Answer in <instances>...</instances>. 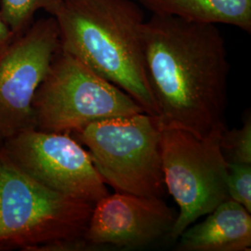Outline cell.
<instances>
[{"mask_svg":"<svg viewBox=\"0 0 251 251\" xmlns=\"http://www.w3.org/2000/svg\"><path fill=\"white\" fill-rule=\"evenodd\" d=\"M144 63L163 125L220 139L230 64L214 25L152 13L143 27Z\"/></svg>","mask_w":251,"mask_h":251,"instance_id":"cell-1","label":"cell"},{"mask_svg":"<svg viewBox=\"0 0 251 251\" xmlns=\"http://www.w3.org/2000/svg\"><path fill=\"white\" fill-rule=\"evenodd\" d=\"M60 49L159 117L144 63L142 9L130 0H62Z\"/></svg>","mask_w":251,"mask_h":251,"instance_id":"cell-2","label":"cell"},{"mask_svg":"<svg viewBox=\"0 0 251 251\" xmlns=\"http://www.w3.org/2000/svg\"><path fill=\"white\" fill-rule=\"evenodd\" d=\"M93 206L33 179L0 145V251L92 250L84 233Z\"/></svg>","mask_w":251,"mask_h":251,"instance_id":"cell-3","label":"cell"},{"mask_svg":"<svg viewBox=\"0 0 251 251\" xmlns=\"http://www.w3.org/2000/svg\"><path fill=\"white\" fill-rule=\"evenodd\" d=\"M162 123L147 113L90 123L74 132L104 183L118 193L163 198Z\"/></svg>","mask_w":251,"mask_h":251,"instance_id":"cell-4","label":"cell"},{"mask_svg":"<svg viewBox=\"0 0 251 251\" xmlns=\"http://www.w3.org/2000/svg\"><path fill=\"white\" fill-rule=\"evenodd\" d=\"M124 90L61 49L33 100L35 128L74 133L90 123L144 113Z\"/></svg>","mask_w":251,"mask_h":251,"instance_id":"cell-5","label":"cell"},{"mask_svg":"<svg viewBox=\"0 0 251 251\" xmlns=\"http://www.w3.org/2000/svg\"><path fill=\"white\" fill-rule=\"evenodd\" d=\"M161 133L164 183L179 209L169 235L177 240L190 225L229 199L228 163L220 139L201 138L182 127L163 124Z\"/></svg>","mask_w":251,"mask_h":251,"instance_id":"cell-6","label":"cell"},{"mask_svg":"<svg viewBox=\"0 0 251 251\" xmlns=\"http://www.w3.org/2000/svg\"><path fill=\"white\" fill-rule=\"evenodd\" d=\"M59 50L52 16L34 22L0 48V144L35 128L33 100Z\"/></svg>","mask_w":251,"mask_h":251,"instance_id":"cell-7","label":"cell"},{"mask_svg":"<svg viewBox=\"0 0 251 251\" xmlns=\"http://www.w3.org/2000/svg\"><path fill=\"white\" fill-rule=\"evenodd\" d=\"M0 145L21 170L55 192L93 205L109 194L90 153L70 133L28 128Z\"/></svg>","mask_w":251,"mask_h":251,"instance_id":"cell-8","label":"cell"},{"mask_svg":"<svg viewBox=\"0 0 251 251\" xmlns=\"http://www.w3.org/2000/svg\"><path fill=\"white\" fill-rule=\"evenodd\" d=\"M176 217L161 198L116 192L94 204L84 239L96 250L144 249L169 234Z\"/></svg>","mask_w":251,"mask_h":251,"instance_id":"cell-9","label":"cell"},{"mask_svg":"<svg viewBox=\"0 0 251 251\" xmlns=\"http://www.w3.org/2000/svg\"><path fill=\"white\" fill-rule=\"evenodd\" d=\"M251 213L233 199L225 200L203 222L182 232L177 251H251Z\"/></svg>","mask_w":251,"mask_h":251,"instance_id":"cell-10","label":"cell"},{"mask_svg":"<svg viewBox=\"0 0 251 251\" xmlns=\"http://www.w3.org/2000/svg\"><path fill=\"white\" fill-rule=\"evenodd\" d=\"M152 13L206 25H228L251 33V0H139Z\"/></svg>","mask_w":251,"mask_h":251,"instance_id":"cell-11","label":"cell"},{"mask_svg":"<svg viewBox=\"0 0 251 251\" xmlns=\"http://www.w3.org/2000/svg\"><path fill=\"white\" fill-rule=\"evenodd\" d=\"M62 0H1L0 17L14 36L23 34L34 23L36 11L44 9L51 16Z\"/></svg>","mask_w":251,"mask_h":251,"instance_id":"cell-12","label":"cell"},{"mask_svg":"<svg viewBox=\"0 0 251 251\" xmlns=\"http://www.w3.org/2000/svg\"><path fill=\"white\" fill-rule=\"evenodd\" d=\"M219 144L227 163L251 165V115H245L241 127L225 128Z\"/></svg>","mask_w":251,"mask_h":251,"instance_id":"cell-13","label":"cell"},{"mask_svg":"<svg viewBox=\"0 0 251 251\" xmlns=\"http://www.w3.org/2000/svg\"><path fill=\"white\" fill-rule=\"evenodd\" d=\"M227 191L230 199L251 212V165L228 163Z\"/></svg>","mask_w":251,"mask_h":251,"instance_id":"cell-14","label":"cell"},{"mask_svg":"<svg viewBox=\"0 0 251 251\" xmlns=\"http://www.w3.org/2000/svg\"><path fill=\"white\" fill-rule=\"evenodd\" d=\"M13 36H14L13 33L10 31L9 26L0 17V48L7 44Z\"/></svg>","mask_w":251,"mask_h":251,"instance_id":"cell-15","label":"cell"}]
</instances>
